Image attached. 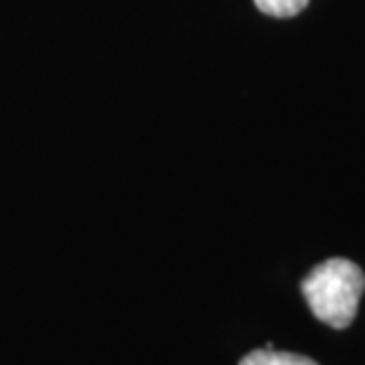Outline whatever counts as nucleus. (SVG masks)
<instances>
[{"label": "nucleus", "instance_id": "2", "mask_svg": "<svg viewBox=\"0 0 365 365\" xmlns=\"http://www.w3.org/2000/svg\"><path fill=\"white\" fill-rule=\"evenodd\" d=\"M238 365H318L314 359L292 351H276L274 346L267 344L264 349H255V351L245 354L238 361Z\"/></svg>", "mask_w": 365, "mask_h": 365}, {"label": "nucleus", "instance_id": "1", "mask_svg": "<svg viewBox=\"0 0 365 365\" xmlns=\"http://www.w3.org/2000/svg\"><path fill=\"white\" fill-rule=\"evenodd\" d=\"M299 290L318 321L335 330H346L359 314L365 274L351 259L330 257L302 278Z\"/></svg>", "mask_w": 365, "mask_h": 365}, {"label": "nucleus", "instance_id": "3", "mask_svg": "<svg viewBox=\"0 0 365 365\" xmlns=\"http://www.w3.org/2000/svg\"><path fill=\"white\" fill-rule=\"evenodd\" d=\"M255 5H257V10L262 14H267V17L290 19L307 10L309 0H255Z\"/></svg>", "mask_w": 365, "mask_h": 365}]
</instances>
